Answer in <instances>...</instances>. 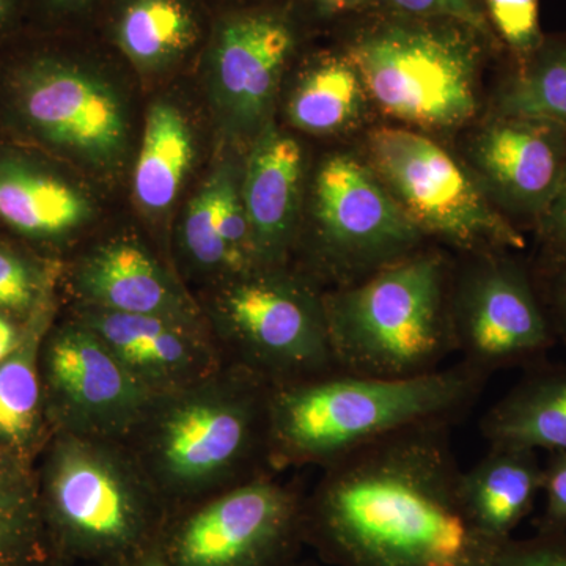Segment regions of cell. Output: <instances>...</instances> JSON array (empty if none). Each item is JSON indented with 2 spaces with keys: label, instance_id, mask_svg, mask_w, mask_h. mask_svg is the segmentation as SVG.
I'll use <instances>...</instances> for the list:
<instances>
[{
  "label": "cell",
  "instance_id": "obj_1",
  "mask_svg": "<svg viewBox=\"0 0 566 566\" xmlns=\"http://www.w3.org/2000/svg\"><path fill=\"white\" fill-rule=\"evenodd\" d=\"M452 428L419 424L326 465L305 495V545L333 566H488L504 542L465 510Z\"/></svg>",
  "mask_w": 566,
  "mask_h": 566
},
{
  "label": "cell",
  "instance_id": "obj_2",
  "mask_svg": "<svg viewBox=\"0 0 566 566\" xmlns=\"http://www.w3.org/2000/svg\"><path fill=\"white\" fill-rule=\"evenodd\" d=\"M490 378L458 360L415 378L335 371L271 387L270 471L303 465L324 469L360 447L419 424L455 427L479 403Z\"/></svg>",
  "mask_w": 566,
  "mask_h": 566
},
{
  "label": "cell",
  "instance_id": "obj_3",
  "mask_svg": "<svg viewBox=\"0 0 566 566\" xmlns=\"http://www.w3.org/2000/svg\"><path fill=\"white\" fill-rule=\"evenodd\" d=\"M270 390L226 364L202 381L153 398L125 444L170 513L270 474Z\"/></svg>",
  "mask_w": 566,
  "mask_h": 566
},
{
  "label": "cell",
  "instance_id": "obj_4",
  "mask_svg": "<svg viewBox=\"0 0 566 566\" xmlns=\"http://www.w3.org/2000/svg\"><path fill=\"white\" fill-rule=\"evenodd\" d=\"M40 457L55 566H120L158 547L170 509L125 442L55 433Z\"/></svg>",
  "mask_w": 566,
  "mask_h": 566
},
{
  "label": "cell",
  "instance_id": "obj_5",
  "mask_svg": "<svg viewBox=\"0 0 566 566\" xmlns=\"http://www.w3.org/2000/svg\"><path fill=\"white\" fill-rule=\"evenodd\" d=\"M449 268L416 251L363 281L323 293L337 370L371 378H415L457 354Z\"/></svg>",
  "mask_w": 566,
  "mask_h": 566
},
{
  "label": "cell",
  "instance_id": "obj_6",
  "mask_svg": "<svg viewBox=\"0 0 566 566\" xmlns=\"http://www.w3.org/2000/svg\"><path fill=\"white\" fill-rule=\"evenodd\" d=\"M202 311L226 364L270 387L338 371L323 294L285 266L219 282Z\"/></svg>",
  "mask_w": 566,
  "mask_h": 566
},
{
  "label": "cell",
  "instance_id": "obj_7",
  "mask_svg": "<svg viewBox=\"0 0 566 566\" xmlns=\"http://www.w3.org/2000/svg\"><path fill=\"white\" fill-rule=\"evenodd\" d=\"M364 91L386 115L423 129H450L476 111L479 50L457 28L394 24L349 51Z\"/></svg>",
  "mask_w": 566,
  "mask_h": 566
},
{
  "label": "cell",
  "instance_id": "obj_8",
  "mask_svg": "<svg viewBox=\"0 0 566 566\" xmlns=\"http://www.w3.org/2000/svg\"><path fill=\"white\" fill-rule=\"evenodd\" d=\"M305 494L255 476L167 517L158 551L169 566H293L304 538Z\"/></svg>",
  "mask_w": 566,
  "mask_h": 566
},
{
  "label": "cell",
  "instance_id": "obj_9",
  "mask_svg": "<svg viewBox=\"0 0 566 566\" xmlns=\"http://www.w3.org/2000/svg\"><path fill=\"white\" fill-rule=\"evenodd\" d=\"M371 169L417 229L468 252L523 251V232L434 140L409 128H378Z\"/></svg>",
  "mask_w": 566,
  "mask_h": 566
},
{
  "label": "cell",
  "instance_id": "obj_10",
  "mask_svg": "<svg viewBox=\"0 0 566 566\" xmlns=\"http://www.w3.org/2000/svg\"><path fill=\"white\" fill-rule=\"evenodd\" d=\"M509 252L479 253L450 297L460 360L488 376L542 363L558 344L535 274Z\"/></svg>",
  "mask_w": 566,
  "mask_h": 566
},
{
  "label": "cell",
  "instance_id": "obj_11",
  "mask_svg": "<svg viewBox=\"0 0 566 566\" xmlns=\"http://www.w3.org/2000/svg\"><path fill=\"white\" fill-rule=\"evenodd\" d=\"M40 374L52 434L125 442L155 398L76 316L48 331Z\"/></svg>",
  "mask_w": 566,
  "mask_h": 566
},
{
  "label": "cell",
  "instance_id": "obj_12",
  "mask_svg": "<svg viewBox=\"0 0 566 566\" xmlns=\"http://www.w3.org/2000/svg\"><path fill=\"white\" fill-rule=\"evenodd\" d=\"M315 211L318 270L340 286L419 251L423 238L374 169L348 155L319 167Z\"/></svg>",
  "mask_w": 566,
  "mask_h": 566
},
{
  "label": "cell",
  "instance_id": "obj_13",
  "mask_svg": "<svg viewBox=\"0 0 566 566\" xmlns=\"http://www.w3.org/2000/svg\"><path fill=\"white\" fill-rule=\"evenodd\" d=\"M18 104L41 139L92 169H115L129 150L125 104L109 82L91 71L39 63L22 74Z\"/></svg>",
  "mask_w": 566,
  "mask_h": 566
},
{
  "label": "cell",
  "instance_id": "obj_14",
  "mask_svg": "<svg viewBox=\"0 0 566 566\" xmlns=\"http://www.w3.org/2000/svg\"><path fill=\"white\" fill-rule=\"evenodd\" d=\"M73 316L102 338L151 397L202 381L226 365L210 327L84 305H76Z\"/></svg>",
  "mask_w": 566,
  "mask_h": 566
},
{
  "label": "cell",
  "instance_id": "obj_15",
  "mask_svg": "<svg viewBox=\"0 0 566 566\" xmlns=\"http://www.w3.org/2000/svg\"><path fill=\"white\" fill-rule=\"evenodd\" d=\"M474 155L506 210L535 230L564 178L566 129L538 118L495 115L476 139Z\"/></svg>",
  "mask_w": 566,
  "mask_h": 566
},
{
  "label": "cell",
  "instance_id": "obj_16",
  "mask_svg": "<svg viewBox=\"0 0 566 566\" xmlns=\"http://www.w3.org/2000/svg\"><path fill=\"white\" fill-rule=\"evenodd\" d=\"M77 305L208 327L202 305L144 244L115 238L85 253L71 273Z\"/></svg>",
  "mask_w": 566,
  "mask_h": 566
},
{
  "label": "cell",
  "instance_id": "obj_17",
  "mask_svg": "<svg viewBox=\"0 0 566 566\" xmlns=\"http://www.w3.org/2000/svg\"><path fill=\"white\" fill-rule=\"evenodd\" d=\"M293 44L289 25L270 14H248L223 25L212 55L211 88L232 132L256 136L263 128Z\"/></svg>",
  "mask_w": 566,
  "mask_h": 566
},
{
  "label": "cell",
  "instance_id": "obj_18",
  "mask_svg": "<svg viewBox=\"0 0 566 566\" xmlns=\"http://www.w3.org/2000/svg\"><path fill=\"white\" fill-rule=\"evenodd\" d=\"M304 153L297 140L266 122L255 136L240 182L259 268L285 266L296 232Z\"/></svg>",
  "mask_w": 566,
  "mask_h": 566
},
{
  "label": "cell",
  "instance_id": "obj_19",
  "mask_svg": "<svg viewBox=\"0 0 566 566\" xmlns=\"http://www.w3.org/2000/svg\"><path fill=\"white\" fill-rule=\"evenodd\" d=\"M543 464L536 450L490 446L461 475V497L476 526L495 542L513 538L542 493Z\"/></svg>",
  "mask_w": 566,
  "mask_h": 566
},
{
  "label": "cell",
  "instance_id": "obj_20",
  "mask_svg": "<svg viewBox=\"0 0 566 566\" xmlns=\"http://www.w3.org/2000/svg\"><path fill=\"white\" fill-rule=\"evenodd\" d=\"M490 446L566 450V364L549 359L524 368L512 389L480 420Z\"/></svg>",
  "mask_w": 566,
  "mask_h": 566
},
{
  "label": "cell",
  "instance_id": "obj_21",
  "mask_svg": "<svg viewBox=\"0 0 566 566\" xmlns=\"http://www.w3.org/2000/svg\"><path fill=\"white\" fill-rule=\"evenodd\" d=\"M52 314L51 297L25 322L17 352L0 364V450L32 465L52 436L40 374L41 346Z\"/></svg>",
  "mask_w": 566,
  "mask_h": 566
},
{
  "label": "cell",
  "instance_id": "obj_22",
  "mask_svg": "<svg viewBox=\"0 0 566 566\" xmlns=\"http://www.w3.org/2000/svg\"><path fill=\"white\" fill-rule=\"evenodd\" d=\"M93 216L91 199L77 186L29 163L0 161V219L32 240L62 241Z\"/></svg>",
  "mask_w": 566,
  "mask_h": 566
},
{
  "label": "cell",
  "instance_id": "obj_23",
  "mask_svg": "<svg viewBox=\"0 0 566 566\" xmlns=\"http://www.w3.org/2000/svg\"><path fill=\"white\" fill-rule=\"evenodd\" d=\"M192 161L193 137L185 115L174 104H153L134 170L137 203L148 212L169 210Z\"/></svg>",
  "mask_w": 566,
  "mask_h": 566
},
{
  "label": "cell",
  "instance_id": "obj_24",
  "mask_svg": "<svg viewBox=\"0 0 566 566\" xmlns=\"http://www.w3.org/2000/svg\"><path fill=\"white\" fill-rule=\"evenodd\" d=\"M0 566H55L35 468L17 458L0 461Z\"/></svg>",
  "mask_w": 566,
  "mask_h": 566
},
{
  "label": "cell",
  "instance_id": "obj_25",
  "mask_svg": "<svg viewBox=\"0 0 566 566\" xmlns=\"http://www.w3.org/2000/svg\"><path fill=\"white\" fill-rule=\"evenodd\" d=\"M499 92L495 115L556 123L566 129V40H543Z\"/></svg>",
  "mask_w": 566,
  "mask_h": 566
},
{
  "label": "cell",
  "instance_id": "obj_26",
  "mask_svg": "<svg viewBox=\"0 0 566 566\" xmlns=\"http://www.w3.org/2000/svg\"><path fill=\"white\" fill-rule=\"evenodd\" d=\"M196 39V22L182 0H133L118 24L123 52L140 69L180 57Z\"/></svg>",
  "mask_w": 566,
  "mask_h": 566
},
{
  "label": "cell",
  "instance_id": "obj_27",
  "mask_svg": "<svg viewBox=\"0 0 566 566\" xmlns=\"http://www.w3.org/2000/svg\"><path fill=\"white\" fill-rule=\"evenodd\" d=\"M359 74L346 61H327L308 71L290 99V120L301 132H340L359 114L364 99Z\"/></svg>",
  "mask_w": 566,
  "mask_h": 566
},
{
  "label": "cell",
  "instance_id": "obj_28",
  "mask_svg": "<svg viewBox=\"0 0 566 566\" xmlns=\"http://www.w3.org/2000/svg\"><path fill=\"white\" fill-rule=\"evenodd\" d=\"M219 185L221 170L216 169L193 196L181 226V248L186 260L197 273L211 275L218 283L238 275L232 256L219 234Z\"/></svg>",
  "mask_w": 566,
  "mask_h": 566
},
{
  "label": "cell",
  "instance_id": "obj_29",
  "mask_svg": "<svg viewBox=\"0 0 566 566\" xmlns=\"http://www.w3.org/2000/svg\"><path fill=\"white\" fill-rule=\"evenodd\" d=\"M52 275L31 256L0 245V314L28 322L51 300Z\"/></svg>",
  "mask_w": 566,
  "mask_h": 566
},
{
  "label": "cell",
  "instance_id": "obj_30",
  "mask_svg": "<svg viewBox=\"0 0 566 566\" xmlns=\"http://www.w3.org/2000/svg\"><path fill=\"white\" fill-rule=\"evenodd\" d=\"M491 22L516 63L527 61L545 35L539 29L538 0H486Z\"/></svg>",
  "mask_w": 566,
  "mask_h": 566
},
{
  "label": "cell",
  "instance_id": "obj_31",
  "mask_svg": "<svg viewBox=\"0 0 566 566\" xmlns=\"http://www.w3.org/2000/svg\"><path fill=\"white\" fill-rule=\"evenodd\" d=\"M488 566H566V532L505 539Z\"/></svg>",
  "mask_w": 566,
  "mask_h": 566
},
{
  "label": "cell",
  "instance_id": "obj_32",
  "mask_svg": "<svg viewBox=\"0 0 566 566\" xmlns=\"http://www.w3.org/2000/svg\"><path fill=\"white\" fill-rule=\"evenodd\" d=\"M542 493L545 506L535 520V532L562 534L566 532V450L547 452L543 464Z\"/></svg>",
  "mask_w": 566,
  "mask_h": 566
},
{
  "label": "cell",
  "instance_id": "obj_33",
  "mask_svg": "<svg viewBox=\"0 0 566 566\" xmlns=\"http://www.w3.org/2000/svg\"><path fill=\"white\" fill-rule=\"evenodd\" d=\"M395 10L419 18L460 22L471 31L488 33L490 25L476 0H385Z\"/></svg>",
  "mask_w": 566,
  "mask_h": 566
},
{
  "label": "cell",
  "instance_id": "obj_34",
  "mask_svg": "<svg viewBox=\"0 0 566 566\" xmlns=\"http://www.w3.org/2000/svg\"><path fill=\"white\" fill-rule=\"evenodd\" d=\"M535 233L539 244L536 271L566 262V167L556 197L536 226Z\"/></svg>",
  "mask_w": 566,
  "mask_h": 566
},
{
  "label": "cell",
  "instance_id": "obj_35",
  "mask_svg": "<svg viewBox=\"0 0 566 566\" xmlns=\"http://www.w3.org/2000/svg\"><path fill=\"white\" fill-rule=\"evenodd\" d=\"M534 274L557 342L566 346V262Z\"/></svg>",
  "mask_w": 566,
  "mask_h": 566
},
{
  "label": "cell",
  "instance_id": "obj_36",
  "mask_svg": "<svg viewBox=\"0 0 566 566\" xmlns=\"http://www.w3.org/2000/svg\"><path fill=\"white\" fill-rule=\"evenodd\" d=\"M25 333V322L0 314V364L17 352Z\"/></svg>",
  "mask_w": 566,
  "mask_h": 566
},
{
  "label": "cell",
  "instance_id": "obj_37",
  "mask_svg": "<svg viewBox=\"0 0 566 566\" xmlns=\"http://www.w3.org/2000/svg\"><path fill=\"white\" fill-rule=\"evenodd\" d=\"M120 566H169V564L164 560L161 554H159L158 547H156V549L150 551V553L144 554V556L134 558V560L128 562V564Z\"/></svg>",
  "mask_w": 566,
  "mask_h": 566
},
{
  "label": "cell",
  "instance_id": "obj_38",
  "mask_svg": "<svg viewBox=\"0 0 566 566\" xmlns=\"http://www.w3.org/2000/svg\"><path fill=\"white\" fill-rule=\"evenodd\" d=\"M363 0H318L319 6L327 11H345L359 6Z\"/></svg>",
  "mask_w": 566,
  "mask_h": 566
},
{
  "label": "cell",
  "instance_id": "obj_39",
  "mask_svg": "<svg viewBox=\"0 0 566 566\" xmlns=\"http://www.w3.org/2000/svg\"><path fill=\"white\" fill-rule=\"evenodd\" d=\"M7 13V0H0V21L3 20Z\"/></svg>",
  "mask_w": 566,
  "mask_h": 566
},
{
  "label": "cell",
  "instance_id": "obj_40",
  "mask_svg": "<svg viewBox=\"0 0 566 566\" xmlns=\"http://www.w3.org/2000/svg\"><path fill=\"white\" fill-rule=\"evenodd\" d=\"M293 566H318L316 564H314V562H311V560H297L296 564H294Z\"/></svg>",
  "mask_w": 566,
  "mask_h": 566
},
{
  "label": "cell",
  "instance_id": "obj_41",
  "mask_svg": "<svg viewBox=\"0 0 566 566\" xmlns=\"http://www.w3.org/2000/svg\"><path fill=\"white\" fill-rule=\"evenodd\" d=\"M7 458H13V457H11V455H9V453L2 452V450H0V461L7 460Z\"/></svg>",
  "mask_w": 566,
  "mask_h": 566
},
{
  "label": "cell",
  "instance_id": "obj_42",
  "mask_svg": "<svg viewBox=\"0 0 566 566\" xmlns=\"http://www.w3.org/2000/svg\"><path fill=\"white\" fill-rule=\"evenodd\" d=\"M57 2H62V3H65V2H76V0H57Z\"/></svg>",
  "mask_w": 566,
  "mask_h": 566
}]
</instances>
